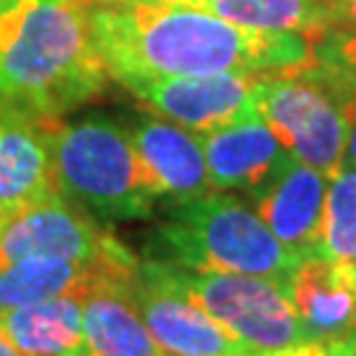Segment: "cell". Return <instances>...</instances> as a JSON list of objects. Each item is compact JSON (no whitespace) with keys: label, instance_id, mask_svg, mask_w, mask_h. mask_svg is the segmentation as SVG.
Masks as SVG:
<instances>
[{"label":"cell","instance_id":"1","mask_svg":"<svg viewBox=\"0 0 356 356\" xmlns=\"http://www.w3.org/2000/svg\"><path fill=\"white\" fill-rule=\"evenodd\" d=\"M88 8L111 79L275 74L312 64V42L301 35L245 29L172 0H119Z\"/></svg>","mask_w":356,"mask_h":356},{"label":"cell","instance_id":"2","mask_svg":"<svg viewBox=\"0 0 356 356\" xmlns=\"http://www.w3.org/2000/svg\"><path fill=\"white\" fill-rule=\"evenodd\" d=\"M108 79L85 0H11L0 8V103L64 119Z\"/></svg>","mask_w":356,"mask_h":356},{"label":"cell","instance_id":"3","mask_svg":"<svg viewBox=\"0 0 356 356\" xmlns=\"http://www.w3.org/2000/svg\"><path fill=\"white\" fill-rule=\"evenodd\" d=\"M148 254L193 272L256 275L282 285L301 261L272 235L254 206L227 191L172 206L148 241Z\"/></svg>","mask_w":356,"mask_h":356},{"label":"cell","instance_id":"4","mask_svg":"<svg viewBox=\"0 0 356 356\" xmlns=\"http://www.w3.org/2000/svg\"><path fill=\"white\" fill-rule=\"evenodd\" d=\"M53 172L66 201L101 222H138L153 214V195L127 127L88 114L53 124Z\"/></svg>","mask_w":356,"mask_h":356},{"label":"cell","instance_id":"5","mask_svg":"<svg viewBox=\"0 0 356 356\" xmlns=\"http://www.w3.org/2000/svg\"><path fill=\"white\" fill-rule=\"evenodd\" d=\"M169 269L179 288L254 354L312 341L282 282L256 275L193 272L175 264Z\"/></svg>","mask_w":356,"mask_h":356},{"label":"cell","instance_id":"6","mask_svg":"<svg viewBox=\"0 0 356 356\" xmlns=\"http://www.w3.org/2000/svg\"><path fill=\"white\" fill-rule=\"evenodd\" d=\"M254 106L296 161L327 177L343 164L348 114L306 66L261 76Z\"/></svg>","mask_w":356,"mask_h":356},{"label":"cell","instance_id":"7","mask_svg":"<svg viewBox=\"0 0 356 356\" xmlns=\"http://www.w3.org/2000/svg\"><path fill=\"white\" fill-rule=\"evenodd\" d=\"M35 256L90 264L140 261L101 219L66 201L64 195L19 209L0 225V269Z\"/></svg>","mask_w":356,"mask_h":356},{"label":"cell","instance_id":"8","mask_svg":"<svg viewBox=\"0 0 356 356\" xmlns=\"http://www.w3.org/2000/svg\"><path fill=\"white\" fill-rule=\"evenodd\" d=\"M132 296L166 356H254L241 338L179 288L161 259H140Z\"/></svg>","mask_w":356,"mask_h":356},{"label":"cell","instance_id":"9","mask_svg":"<svg viewBox=\"0 0 356 356\" xmlns=\"http://www.w3.org/2000/svg\"><path fill=\"white\" fill-rule=\"evenodd\" d=\"M264 74H209V76H161L129 74L116 82L143 101L153 114L169 119L195 135H206L256 114V90Z\"/></svg>","mask_w":356,"mask_h":356},{"label":"cell","instance_id":"10","mask_svg":"<svg viewBox=\"0 0 356 356\" xmlns=\"http://www.w3.org/2000/svg\"><path fill=\"white\" fill-rule=\"evenodd\" d=\"M58 119L0 103V214L61 195L53 172V124Z\"/></svg>","mask_w":356,"mask_h":356},{"label":"cell","instance_id":"11","mask_svg":"<svg viewBox=\"0 0 356 356\" xmlns=\"http://www.w3.org/2000/svg\"><path fill=\"white\" fill-rule=\"evenodd\" d=\"M211 191H243L251 198L280 175L293 156L259 114L201 135Z\"/></svg>","mask_w":356,"mask_h":356},{"label":"cell","instance_id":"12","mask_svg":"<svg viewBox=\"0 0 356 356\" xmlns=\"http://www.w3.org/2000/svg\"><path fill=\"white\" fill-rule=\"evenodd\" d=\"M156 201L185 204L211 193L201 135L169 119H140L127 127Z\"/></svg>","mask_w":356,"mask_h":356},{"label":"cell","instance_id":"13","mask_svg":"<svg viewBox=\"0 0 356 356\" xmlns=\"http://www.w3.org/2000/svg\"><path fill=\"white\" fill-rule=\"evenodd\" d=\"M325 193L327 175L291 159L280 175L254 195V209L285 248L306 259L317 256Z\"/></svg>","mask_w":356,"mask_h":356},{"label":"cell","instance_id":"14","mask_svg":"<svg viewBox=\"0 0 356 356\" xmlns=\"http://www.w3.org/2000/svg\"><path fill=\"white\" fill-rule=\"evenodd\" d=\"M138 264H90L35 256L0 269V309L35 304L56 296H90L103 285H135Z\"/></svg>","mask_w":356,"mask_h":356},{"label":"cell","instance_id":"15","mask_svg":"<svg viewBox=\"0 0 356 356\" xmlns=\"http://www.w3.org/2000/svg\"><path fill=\"white\" fill-rule=\"evenodd\" d=\"M285 288L312 338H346L356 332V267L306 256L296 264Z\"/></svg>","mask_w":356,"mask_h":356},{"label":"cell","instance_id":"16","mask_svg":"<svg viewBox=\"0 0 356 356\" xmlns=\"http://www.w3.org/2000/svg\"><path fill=\"white\" fill-rule=\"evenodd\" d=\"M0 330L22 356H88L85 296H56L0 309Z\"/></svg>","mask_w":356,"mask_h":356},{"label":"cell","instance_id":"17","mask_svg":"<svg viewBox=\"0 0 356 356\" xmlns=\"http://www.w3.org/2000/svg\"><path fill=\"white\" fill-rule=\"evenodd\" d=\"M135 285H103L85 296L88 356H166L135 304Z\"/></svg>","mask_w":356,"mask_h":356},{"label":"cell","instance_id":"18","mask_svg":"<svg viewBox=\"0 0 356 356\" xmlns=\"http://www.w3.org/2000/svg\"><path fill=\"white\" fill-rule=\"evenodd\" d=\"M259 32H293L309 42L332 29L327 0H177Z\"/></svg>","mask_w":356,"mask_h":356},{"label":"cell","instance_id":"19","mask_svg":"<svg viewBox=\"0 0 356 356\" xmlns=\"http://www.w3.org/2000/svg\"><path fill=\"white\" fill-rule=\"evenodd\" d=\"M317 256L356 267V169L341 164L327 177Z\"/></svg>","mask_w":356,"mask_h":356},{"label":"cell","instance_id":"20","mask_svg":"<svg viewBox=\"0 0 356 356\" xmlns=\"http://www.w3.org/2000/svg\"><path fill=\"white\" fill-rule=\"evenodd\" d=\"M338 98L346 111L356 108V32L332 26L312 42V64L306 66Z\"/></svg>","mask_w":356,"mask_h":356},{"label":"cell","instance_id":"21","mask_svg":"<svg viewBox=\"0 0 356 356\" xmlns=\"http://www.w3.org/2000/svg\"><path fill=\"white\" fill-rule=\"evenodd\" d=\"M356 354V338H312L304 343L277 348V351H261L254 356H354Z\"/></svg>","mask_w":356,"mask_h":356},{"label":"cell","instance_id":"22","mask_svg":"<svg viewBox=\"0 0 356 356\" xmlns=\"http://www.w3.org/2000/svg\"><path fill=\"white\" fill-rule=\"evenodd\" d=\"M332 26H343L356 32V0H327Z\"/></svg>","mask_w":356,"mask_h":356},{"label":"cell","instance_id":"23","mask_svg":"<svg viewBox=\"0 0 356 356\" xmlns=\"http://www.w3.org/2000/svg\"><path fill=\"white\" fill-rule=\"evenodd\" d=\"M348 114V135H346V151H343V164L356 169V108L346 111Z\"/></svg>","mask_w":356,"mask_h":356},{"label":"cell","instance_id":"24","mask_svg":"<svg viewBox=\"0 0 356 356\" xmlns=\"http://www.w3.org/2000/svg\"><path fill=\"white\" fill-rule=\"evenodd\" d=\"M0 356H22L19 351H16V346L8 341V335L0 330Z\"/></svg>","mask_w":356,"mask_h":356},{"label":"cell","instance_id":"25","mask_svg":"<svg viewBox=\"0 0 356 356\" xmlns=\"http://www.w3.org/2000/svg\"><path fill=\"white\" fill-rule=\"evenodd\" d=\"M88 6H106V3H119V0H85ZM172 3H177V0H172Z\"/></svg>","mask_w":356,"mask_h":356},{"label":"cell","instance_id":"26","mask_svg":"<svg viewBox=\"0 0 356 356\" xmlns=\"http://www.w3.org/2000/svg\"><path fill=\"white\" fill-rule=\"evenodd\" d=\"M8 3H11V0H0V8H3V6H8Z\"/></svg>","mask_w":356,"mask_h":356},{"label":"cell","instance_id":"27","mask_svg":"<svg viewBox=\"0 0 356 356\" xmlns=\"http://www.w3.org/2000/svg\"><path fill=\"white\" fill-rule=\"evenodd\" d=\"M3 219H6V216H3V214H0V225H3Z\"/></svg>","mask_w":356,"mask_h":356},{"label":"cell","instance_id":"28","mask_svg":"<svg viewBox=\"0 0 356 356\" xmlns=\"http://www.w3.org/2000/svg\"><path fill=\"white\" fill-rule=\"evenodd\" d=\"M354 338H356V335H354ZM354 356H356V354H354Z\"/></svg>","mask_w":356,"mask_h":356}]
</instances>
